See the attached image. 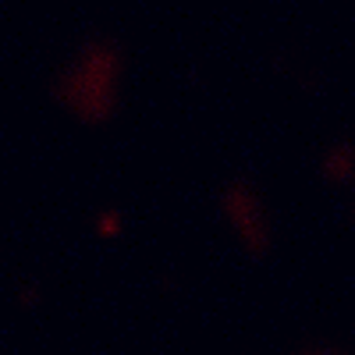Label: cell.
Masks as SVG:
<instances>
[{"label":"cell","instance_id":"6da1fadb","mask_svg":"<svg viewBox=\"0 0 355 355\" xmlns=\"http://www.w3.org/2000/svg\"><path fill=\"white\" fill-rule=\"evenodd\" d=\"M96 82L110 85V57L107 53H93L89 64L78 68L68 78V100L89 117H96V114L107 110V89H96Z\"/></svg>","mask_w":355,"mask_h":355}]
</instances>
